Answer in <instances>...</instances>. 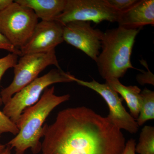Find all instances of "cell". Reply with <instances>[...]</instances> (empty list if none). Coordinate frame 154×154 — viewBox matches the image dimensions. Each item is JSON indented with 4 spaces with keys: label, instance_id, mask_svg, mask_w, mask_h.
Listing matches in <instances>:
<instances>
[{
    "label": "cell",
    "instance_id": "cell-3",
    "mask_svg": "<svg viewBox=\"0 0 154 154\" xmlns=\"http://www.w3.org/2000/svg\"><path fill=\"white\" fill-rule=\"evenodd\" d=\"M141 29H128L119 27L104 32L102 51L96 63L98 71L106 80L124 76L130 69H135L131 57L136 37Z\"/></svg>",
    "mask_w": 154,
    "mask_h": 154
},
{
    "label": "cell",
    "instance_id": "cell-16",
    "mask_svg": "<svg viewBox=\"0 0 154 154\" xmlns=\"http://www.w3.org/2000/svg\"><path fill=\"white\" fill-rule=\"evenodd\" d=\"M18 55L15 54L10 53L5 57L0 58V84L3 75L11 68L14 67L18 62ZM1 92V91H0ZM3 105L0 95V106Z\"/></svg>",
    "mask_w": 154,
    "mask_h": 154
},
{
    "label": "cell",
    "instance_id": "cell-12",
    "mask_svg": "<svg viewBox=\"0 0 154 154\" xmlns=\"http://www.w3.org/2000/svg\"><path fill=\"white\" fill-rule=\"evenodd\" d=\"M66 0H16L15 2L32 9L42 21H55L63 11Z\"/></svg>",
    "mask_w": 154,
    "mask_h": 154
},
{
    "label": "cell",
    "instance_id": "cell-22",
    "mask_svg": "<svg viewBox=\"0 0 154 154\" xmlns=\"http://www.w3.org/2000/svg\"><path fill=\"white\" fill-rule=\"evenodd\" d=\"M14 2L12 0H0V12L6 9Z\"/></svg>",
    "mask_w": 154,
    "mask_h": 154
},
{
    "label": "cell",
    "instance_id": "cell-1",
    "mask_svg": "<svg viewBox=\"0 0 154 154\" xmlns=\"http://www.w3.org/2000/svg\"><path fill=\"white\" fill-rule=\"evenodd\" d=\"M43 138L42 154H122L126 143L121 130L85 106L59 111Z\"/></svg>",
    "mask_w": 154,
    "mask_h": 154
},
{
    "label": "cell",
    "instance_id": "cell-6",
    "mask_svg": "<svg viewBox=\"0 0 154 154\" xmlns=\"http://www.w3.org/2000/svg\"><path fill=\"white\" fill-rule=\"evenodd\" d=\"M38 19L32 9L14 1L0 12V32L20 49L31 37Z\"/></svg>",
    "mask_w": 154,
    "mask_h": 154
},
{
    "label": "cell",
    "instance_id": "cell-8",
    "mask_svg": "<svg viewBox=\"0 0 154 154\" xmlns=\"http://www.w3.org/2000/svg\"><path fill=\"white\" fill-rule=\"evenodd\" d=\"M73 82L80 85L93 90L100 95L107 103L109 113L108 120L120 130L123 129L131 134H135L139 129L136 120L128 112L122 104L123 99L106 83L100 84L93 79L86 82L74 77Z\"/></svg>",
    "mask_w": 154,
    "mask_h": 154
},
{
    "label": "cell",
    "instance_id": "cell-10",
    "mask_svg": "<svg viewBox=\"0 0 154 154\" xmlns=\"http://www.w3.org/2000/svg\"><path fill=\"white\" fill-rule=\"evenodd\" d=\"M63 27L55 20L38 22L30 38L19 49L21 56L55 50V47L64 41Z\"/></svg>",
    "mask_w": 154,
    "mask_h": 154
},
{
    "label": "cell",
    "instance_id": "cell-4",
    "mask_svg": "<svg viewBox=\"0 0 154 154\" xmlns=\"http://www.w3.org/2000/svg\"><path fill=\"white\" fill-rule=\"evenodd\" d=\"M74 76L61 69L51 70L46 74L36 79L14 94L5 104L3 113L16 125L23 111L36 104L44 90L53 84L73 82Z\"/></svg>",
    "mask_w": 154,
    "mask_h": 154
},
{
    "label": "cell",
    "instance_id": "cell-19",
    "mask_svg": "<svg viewBox=\"0 0 154 154\" xmlns=\"http://www.w3.org/2000/svg\"><path fill=\"white\" fill-rule=\"evenodd\" d=\"M0 49L10 51L11 53L15 54L21 56L20 50L12 44L8 38L0 32Z\"/></svg>",
    "mask_w": 154,
    "mask_h": 154
},
{
    "label": "cell",
    "instance_id": "cell-20",
    "mask_svg": "<svg viewBox=\"0 0 154 154\" xmlns=\"http://www.w3.org/2000/svg\"><path fill=\"white\" fill-rule=\"evenodd\" d=\"M137 80L138 82L141 85L148 84L154 85V75L148 68L147 72H144L143 73L138 75L137 76Z\"/></svg>",
    "mask_w": 154,
    "mask_h": 154
},
{
    "label": "cell",
    "instance_id": "cell-23",
    "mask_svg": "<svg viewBox=\"0 0 154 154\" xmlns=\"http://www.w3.org/2000/svg\"><path fill=\"white\" fill-rule=\"evenodd\" d=\"M6 145L5 148L2 150L0 151V154H12L11 150L12 149L11 148L10 146L7 145Z\"/></svg>",
    "mask_w": 154,
    "mask_h": 154
},
{
    "label": "cell",
    "instance_id": "cell-17",
    "mask_svg": "<svg viewBox=\"0 0 154 154\" xmlns=\"http://www.w3.org/2000/svg\"><path fill=\"white\" fill-rule=\"evenodd\" d=\"M19 132L17 125L0 110V137L5 133H10L16 136Z\"/></svg>",
    "mask_w": 154,
    "mask_h": 154
},
{
    "label": "cell",
    "instance_id": "cell-21",
    "mask_svg": "<svg viewBox=\"0 0 154 154\" xmlns=\"http://www.w3.org/2000/svg\"><path fill=\"white\" fill-rule=\"evenodd\" d=\"M136 141L133 138H131L125 143V146L122 154H136Z\"/></svg>",
    "mask_w": 154,
    "mask_h": 154
},
{
    "label": "cell",
    "instance_id": "cell-7",
    "mask_svg": "<svg viewBox=\"0 0 154 154\" xmlns=\"http://www.w3.org/2000/svg\"><path fill=\"white\" fill-rule=\"evenodd\" d=\"M119 14L106 0H66L63 11L55 21L63 25L76 21L114 23L118 21Z\"/></svg>",
    "mask_w": 154,
    "mask_h": 154
},
{
    "label": "cell",
    "instance_id": "cell-14",
    "mask_svg": "<svg viewBox=\"0 0 154 154\" xmlns=\"http://www.w3.org/2000/svg\"><path fill=\"white\" fill-rule=\"evenodd\" d=\"M139 114L136 119L138 125L141 126L148 120L154 119V92L145 88L141 91Z\"/></svg>",
    "mask_w": 154,
    "mask_h": 154
},
{
    "label": "cell",
    "instance_id": "cell-15",
    "mask_svg": "<svg viewBox=\"0 0 154 154\" xmlns=\"http://www.w3.org/2000/svg\"><path fill=\"white\" fill-rule=\"evenodd\" d=\"M135 152L139 154H154V126L143 127L136 145Z\"/></svg>",
    "mask_w": 154,
    "mask_h": 154
},
{
    "label": "cell",
    "instance_id": "cell-13",
    "mask_svg": "<svg viewBox=\"0 0 154 154\" xmlns=\"http://www.w3.org/2000/svg\"><path fill=\"white\" fill-rule=\"evenodd\" d=\"M105 83L121 95L122 98L126 102L130 114L136 120L140 109V89L137 86H125L117 79L106 80Z\"/></svg>",
    "mask_w": 154,
    "mask_h": 154
},
{
    "label": "cell",
    "instance_id": "cell-5",
    "mask_svg": "<svg viewBox=\"0 0 154 154\" xmlns=\"http://www.w3.org/2000/svg\"><path fill=\"white\" fill-rule=\"evenodd\" d=\"M50 65L61 69L55 50L48 52L22 56L14 66L13 82L0 92L3 104L5 105L14 94L36 79L39 73Z\"/></svg>",
    "mask_w": 154,
    "mask_h": 154
},
{
    "label": "cell",
    "instance_id": "cell-11",
    "mask_svg": "<svg viewBox=\"0 0 154 154\" xmlns=\"http://www.w3.org/2000/svg\"><path fill=\"white\" fill-rule=\"evenodd\" d=\"M117 22L119 27L128 29L154 25V0H138L128 11L119 14Z\"/></svg>",
    "mask_w": 154,
    "mask_h": 154
},
{
    "label": "cell",
    "instance_id": "cell-18",
    "mask_svg": "<svg viewBox=\"0 0 154 154\" xmlns=\"http://www.w3.org/2000/svg\"><path fill=\"white\" fill-rule=\"evenodd\" d=\"M137 1L138 0H106L108 5L119 14L128 11Z\"/></svg>",
    "mask_w": 154,
    "mask_h": 154
},
{
    "label": "cell",
    "instance_id": "cell-9",
    "mask_svg": "<svg viewBox=\"0 0 154 154\" xmlns=\"http://www.w3.org/2000/svg\"><path fill=\"white\" fill-rule=\"evenodd\" d=\"M104 32L91 22L76 21L64 25V41L85 53L96 62L100 53Z\"/></svg>",
    "mask_w": 154,
    "mask_h": 154
},
{
    "label": "cell",
    "instance_id": "cell-24",
    "mask_svg": "<svg viewBox=\"0 0 154 154\" xmlns=\"http://www.w3.org/2000/svg\"><path fill=\"white\" fill-rule=\"evenodd\" d=\"M6 146V145H3L0 144V151L4 149L5 148Z\"/></svg>",
    "mask_w": 154,
    "mask_h": 154
},
{
    "label": "cell",
    "instance_id": "cell-2",
    "mask_svg": "<svg viewBox=\"0 0 154 154\" xmlns=\"http://www.w3.org/2000/svg\"><path fill=\"white\" fill-rule=\"evenodd\" d=\"M54 90V86L46 88L38 102L22 112L17 124L19 133L6 144L14 149L15 154H25L29 149L33 154L41 151L45 122L56 107L70 98L69 94L57 96Z\"/></svg>",
    "mask_w": 154,
    "mask_h": 154
}]
</instances>
